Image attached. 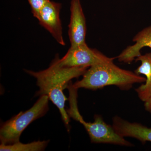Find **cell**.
<instances>
[{
  "mask_svg": "<svg viewBox=\"0 0 151 151\" xmlns=\"http://www.w3.org/2000/svg\"><path fill=\"white\" fill-rule=\"evenodd\" d=\"M58 55H56L46 69L39 71L25 69L24 71L36 79L39 90L36 93L35 96H48L50 100L59 110L63 121L69 131L70 118L65 110V102L67 99L63 91L67 88L72 79L84 75L88 67L61 66L58 63Z\"/></svg>",
  "mask_w": 151,
  "mask_h": 151,
  "instance_id": "cell-1",
  "label": "cell"
},
{
  "mask_svg": "<svg viewBox=\"0 0 151 151\" xmlns=\"http://www.w3.org/2000/svg\"><path fill=\"white\" fill-rule=\"evenodd\" d=\"M145 77L130 70L121 68L114 62L103 63L89 67L81 80L72 84L79 88L97 90L114 85L123 90H129L133 85L146 81Z\"/></svg>",
  "mask_w": 151,
  "mask_h": 151,
  "instance_id": "cell-2",
  "label": "cell"
},
{
  "mask_svg": "<svg viewBox=\"0 0 151 151\" xmlns=\"http://www.w3.org/2000/svg\"><path fill=\"white\" fill-rule=\"evenodd\" d=\"M69 91V108L66 110L70 118L80 122L83 125L92 143L111 144L118 145L133 147L134 145L124 137L119 136L114 130L112 126L106 124L102 116L95 115L93 123L84 121L78 111L77 106V90L73 87L70 82L67 87Z\"/></svg>",
  "mask_w": 151,
  "mask_h": 151,
  "instance_id": "cell-3",
  "label": "cell"
},
{
  "mask_svg": "<svg viewBox=\"0 0 151 151\" xmlns=\"http://www.w3.org/2000/svg\"><path fill=\"white\" fill-rule=\"evenodd\" d=\"M49 100L47 95H41L32 108L3 123L0 129L1 144L10 145L19 142L20 137L26 128L47 113Z\"/></svg>",
  "mask_w": 151,
  "mask_h": 151,
  "instance_id": "cell-4",
  "label": "cell"
},
{
  "mask_svg": "<svg viewBox=\"0 0 151 151\" xmlns=\"http://www.w3.org/2000/svg\"><path fill=\"white\" fill-rule=\"evenodd\" d=\"M115 58H110L95 49L89 47L86 43L71 47L58 63L64 67H90L93 65L113 62Z\"/></svg>",
  "mask_w": 151,
  "mask_h": 151,
  "instance_id": "cell-5",
  "label": "cell"
},
{
  "mask_svg": "<svg viewBox=\"0 0 151 151\" xmlns=\"http://www.w3.org/2000/svg\"><path fill=\"white\" fill-rule=\"evenodd\" d=\"M61 6L62 5L60 3L49 0L40 11L37 19L40 24L50 33L58 43L65 46L60 17Z\"/></svg>",
  "mask_w": 151,
  "mask_h": 151,
  "instance_id": "cell-6",
  "label": "cell"
},
{
  "mask_svg": "<svg viewBox=\"0 0 151 151\" xmlns=\"http://www.w3.org/2000/svg\"><path fill=\"white\" fill-rule=\"evenodd\" d=\"M68 34L71 47L86 43V18L80 0H71Z\"/></svg>",
  "mask_w": 151,
  "mask_h": 151,
  "instance_id": "cell-7",
  "label": "cell"
},
{
  "mask_svg": "<svg viewBox=\"0 0 151 151\" xmlns=\"http://www.w3.org/2000/svg\"><path fill=\"white\" fill-rule=\"evenodd\" d=\"M113 129L122 137L135 138L143 144L147 142H151V128L137 123H132L118 116L113 119Z\"/></svg>",
  "mask_w": 151,
  "mask_h": 151,
  "instance_id": "cell-8",
  "label": "cell"
},
{
  "mask_svg": "<svg viewBox=\"0 0 151 151\" xmlns=\"http://www.w3.org/2000/svg\"><path fill=\"white\" fill-rule=\"evenodd\" d=\"M133 41L134 45L127 47L116 58L119 62L129 64L141 55L142 49H151V25L138 32L133 37Z\"/></svg>",
  "mask_w": 151,
  "mask_h": 151,
  "instance_id": "cell-9",
  "label": "cell"
},
{
  "mask_svg": "<svg viewBox=\"0 0 151 151\" xmlns=\"http://www.w3.org/2000/svg\"><path fill=\"white\" fill-rule=\"evenodd\" d=\"M135 60L141 63V65L135 70V73L139 75L143 74L146 76L145 84L136 89L140 100L145 103L151 95V52L141 54Z\"/></svg>",
  "mask_w": 151,
  "mask_h": 151,
  "instance_id": "cell-10",
  "label": "cell"
},
{
  "mask_svg": "<svg viewBox=\"0 0 151 151\" xmlns=\"http://www.w3.org/2000/svg\"><path fill=\"white\" fill-rule=\"evenodd\" d=\"M49 141H38L23 144L20 142L14 143L10 145L1 144L0 145L1 151H41L45 150L48 145Z\"/></svg>",
  "mask_w": 151,
  "mask_h": 151,
  "instance_id": "cell-11",
  "label": "cell"
},
{
  "mask_svg": "<svg viewBox=\"0 0 151 151\" xmlns=\"http://www.w3.org/2000/svg\"><path fill=\"white\" fill-rule=\"evenodd\" d=\"M49 0H28L33 15L37 18L40 11Z\"/></svg>",
  "mask_w": 151,
  "mask_h": 151,
  "instance_id": "cell-12",
  "label": "cell"
},
{
  "mask_svg": "<svg viewBox=\"0 0 151 151\" xmlns=\"http://www.w3.org/2000/svg\"><path fill=\"white\" fill-rule=\"evenodd\" d=\"M145 108L146 111L151 114V95L148 100L145 102Z\"/></svg>",
  "mask_w": 151,
  "mask_h": 151,
  "instance_id": "cell-13",
  "label": "cell"
}]
</instances>
